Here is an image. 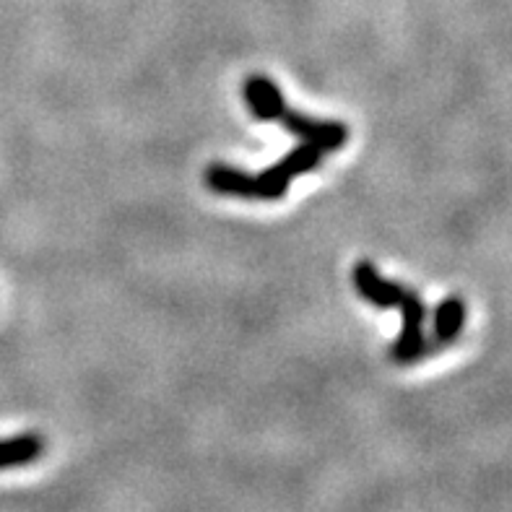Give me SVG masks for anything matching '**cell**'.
I'll return each instance as SVG.
<instances>
[{
  "label": "cell",
  "instance_id": "1",
  "mask_svg": "<svg viewBox=\"0 0 512 512\" xmlns=\"http://www.w3.org/2000/svg\"><path fill=\"white\" fill-rule=\"evenodd\" d=\"M401 310V336L396 338V344L390 346V359L398 364H409L422 359V354L427 351V336H424V318H427V307L419 299V294H414L409 289V294L403 297V302L398 305Z\"/></svg>",
  "mask_w": 512,
  "mask_h": 512
},
{
  "label": "cell",
  "instance_id": "2",
  "mask_svg": "<svg viewBox=\"0 0 512 512\" xmlns=\"http://www.w3.org/2000/svg\"><path fill=\"white\" fill-rule=\"evenodd\" d=\"M284 128L294 136H299L305 143H315L323 151H338L349 141V128L344 123H333V120H315L302 112H289L281 115Z\"/></svg>",
  "mask_w": 512,
  "mask_h": 512
},
{
  "label": "cell",
  "instance_id": "3",
  "mask_svg": "<svg viewBox=\"0 0 512 512\" xmlns=\"http://www.w3.org/2000/svg\"><path fill=\"white\" fill-rule=\"evenodd\" d=\"M351 281L357 286V292L362 294V299H367L370 305L380 307V310L398 307L403 302V297L409 294L406 286L380 276V271L372 266L370 260H359L357 266L351 268Z\"/></svg>",
  "mask_w": 512,
  "mask_h": 512
},
{
  "label": "cell",
  "instance_id": "4",
  "mask_svg": "<svg viewBox=\"0 0 512 512\" xmlns=\"http://www.w3.org/2000/svg\"><path fill=\"white\" fill-rule=\"evenodd\" d=\"M242 94H245V102L250 107L258 120L263 123H271V120H281V115L286 112V99L281 94V89L273 84L271 78L263 76V73H255V76L245 78V86H242Z\"/></svg>",
  "mask_w": 512,
  "mask_h": 512
},
{
  "label": "cell",
  "instance_id": "5",
  "mask_svg": "<svg viewBox=\"0 0 512 512\" xmlns=\"http://www.w3.org/2000/svg\"><path fill=\"white\" fill-rule=\"evenodd\" d=\"M206 185L214 193L221 195H234V198H247L253 201L258 198V185H255V177L242 172L237 167H229V164H211L206 167V175H203Z\"/></svg>",
  "mask_w": 512,
  "mask_h": 512
},
{
  "label": "cell",
  "instance_id": "6",
  "mask_svg": "<svg viewBox=\"0 0 512 512\" xmlns=\"http://www.w3.org/2000/svg\"><path fill=\"white\" fill-rule=\"evenodd\" d=\"M42 453H45V440L39 435H34V432L0 440V471L29 466V463L37 461Z\"/></svg>",
  "mask_w": 512,
  "mask_h": 512
},
{
  "label": "cell",
  "instance_id": "7",
  "mask_svg": "<svg viewBox=\"0 0 512 512\" xmlns=\"http://www.w3.org/2000/svg\"><path fill=\"white\" fill-rule=\"evenodd\" d=\"M463 320H466V307H463L461 299H445V302L435 310V320H432L437 344H448V341H453V338L461 333Z\"/></svg>",
  "mask_w": 512,
  "mask_h": 512
},
{
  "label": "cell",
  "instance_id": "8",
  "mask_svg": "<svg viewBox=\"0 0 512 512\" xmlns=\"http://www.w3.org/2000/svg\"><path fill=\"white\" fill-rule=\"evenodd\" d=\"M323 149H318L315 143H302V146H297V149H292L289 154L284 156L279 162V169L284 172L289 180H294V177L305 175V172H310V169L318 167L320 162H323Z\"/></svg>",
  "mask_w": 512,
  "mask_h": 512
}]
</instances>
